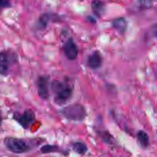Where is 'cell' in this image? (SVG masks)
Listing matches in <instances>:
<instances>
[{
	"mask_svg": "<svg viewBox=\"0 0 157 157\" xmlns=\"http://www.w3.org/2000/svg\"><path fill=\"white\" fill-rule=\"evenodd\" d=\"M50 88L55 95V102L59 105L65 104L72 94V88L67 83L58 80L51 83Z\"/></svg>",
	"mask_w": 157,
	"mask_h": 157,
	"instance_id": "cell-1",
	"label": "cell"
},
{
	"mask_svg": "<svg viewBox=\"0 0 157 157\" xmlns=\"http://www.w3.org/2000/svg\"><path fill=\"white\" fill-rule=\"evenodd\" d=\"M61 113L67 119L77 121L83 120L86 116L85 107L80 104L69 105L63 109Z\"/></svg>",
	"mask_w": 157,
	"mask_h": 157,
	"instance_id": "cell-2",
	"label": "cell"
},
{
	"mask_svg": "<svg viewBox=\"0 0 157 157\" xmlns=\"http://www.w3.org/2000/svg\"><path fill=\"white\" fill-rule=\"evenodd\" d=\"M4 145L10 151L15 153H25L30 149L26 142L15 137H6L4 139Z\"/></svg>",
	"mask_w": 157,
	"mask_h": 157,
	"instance_id": "cell-3",
	"label": "cell"
},
{
	"mask_svg": "<svg viewBox=\"0 0 157 157\" xmlns=\"http://www.w3.org/2000/svg\"><path fill=\"white\" fill-rule=\"evenodd\" d=\"M13 117L22 127L28 128L34 122L35 120V114L32 110L28 109L25 110L21 114L15 113Z\"/></svg>",
	"mask_w": 157,
	"mask_h": 157,
	"instance_id": "cell-4",
	"label": "cell"
},
{
	"mask_svg": "<svg viewBox=\"0 0 157 157\" xmlns=\"http://www.w3.org/2000/svg\"><path fill=\"white\" fill-rule=\"evenodd\" d=\"M49 78L47 75L39 77L37 81V93L39 96L44 100L49 97Z\"/></svg>",
	"mask_w": 157,
	"mask_h": 157,
	"instance_id": "cell-5",
	"label": "cell"
},
{
	"mask_svg": "<svg viewBox=\"0 0 157 157\" xmlns=\"http://www.w3.org/2000/svg\"><path fill=\"white\" fill-rule=\"evenodd\" d=\"M63 52L66 57L69 60H74L77 58L78 49L72 39H69L63 46Z\"/></svg>",
	"mask_w": 157,
	"mask_h": 157,
	"instance_id": "cell-6",
	"label": "cell"
},
{
	"mask_svg": "<svg viewBox=\"0 0 157 157\" xmlns=\"http://www.w3.org/2000/svg\"><path fill=\"white\" fill-rule=\"evenodd\" d=\"M102 64V57L100 53L98 51L93 52L88 58L87 65L92 69L99 68Z\"/></svg>",
	"mask_w": 157,
	"mask_h": 157,
	"instance_id": "cell-7",
	"label": "cell"
},
{
	"mask_svg": "<svg viewBox=\"0 0 157 157\" xmlns=\"http://www.w3.org/2000/svg\"><path fill=\"white\" fill-rule=\"evenodd\" d=\"M10 61V56L7 52H0V74L5 75L7 73Z\"/></svg>",
	"mask_w": 157,
	"mask_h": 157,
	"instance_id": "cell-8",
	"label": "cell"
},
{
	"mask_svg": "<svg viewBox=\"0 0 157 157\" xmlns=\"http://www.w3.org/2000/svg\"><path fill=\"white\" fill-rule=\"evenodd\" d=\"M112 26L120 34H123L126 29L127 22L124 18L119 17L112 21Z\"/></svg>",
	"mask_w": 157,
	"mask_h": 157,
	"instance_id": "cell-9",
	"label": "cell"
},
{
	"mask_svg": "<svg viewBox=\"0 0 157 157\" xmlns=\"http://www.w3.org/2000/svg\"><path fill=\"white\" fill-rule=\"evenodd\" d=\"M91 9L98 17H101L105 12V5L101 1L94 0L91 3Z\"/></svg>",
	"mask_w": 157,
	"mask_h": 157,
	"instance_id": "cell-10",
	"label": "cell"
},
{
	"mask_svg": "<svg viewBox=\"0 0 157 157\" xmlns=\"http://www.w3.org/2000/svg\"><path fill=\"white\" fill-rule=\"evenodd\" d=\"M137 138L142 147L145 148L149 145V137L145 131H139L137 133Z\"/></svg>",
	"mask_w": 157,
	"mask_h": 157,
	"instance_id": "cell-11",
	"label": "cell"
},
{
	"mask_svg": "<svg viewBox=\"0 0 157 157\" xmlns=\"http://www.w3.org/2000/svg\"><path fill=\"white\" fill-rule=\"evenodd\" d=\"M72 148H73V150L76 153L80 154V155L85 154L86 152L87 149H88L86 145L85 144H83L82 142H80L74 143L72 145Z\"/></svg>",
	"mask_w": 157,
	"mask_h": 157,
	"instance_id": "cell-12",
	"label": "cell"
},
{
	"mask_svg": "<svg viewBox=\"0 0 157 157\" xmlns=\"http://www.w3.org/2000/svg\"><path fill=\"white\" fill-rule=\"evenodd\" d=\"M49 21V15L47 13H44L39 17L38 23L39 27L42 28H45L48 23Z\"/></svg>",
	"mask_w": 157,
	"mask_h": 157,
	"instance_id": "cell-13",
	"label": "cell"
},
{
	"mask_svg": "<svg viewBox=\"0 0 157 157\" xmlns=\"http://www.w3.org/2000/svg\"><path fill=\"white\" fill-rule=\"evenodd\" d=\"M58 147L52 145H45L40 148V151L43 153H48L57 151Z\"/></svg>",
	"mask_w": 157,
	"mask_h": 157,
	"instance_id": "cell-14",
	"label": "cell"
},
{
	"mask_svg": "<svg viewBox=\"0 0 157 157\" xmlns=\"http://www.w3.org/2000/svg\"><path fill=\"white\" fill-rule=\"evenodd\" d=\"M138 4L140 7L148 8L151 6L152 1L151 0H139Z\"/></svg>",
	"mask_w": 157,
	"mask_h": 157,
	"instance_id": "cell-15",
	"label": "cell"
},
{
	"mask_svg": "<svg viewBox=\"0 0 157 157\" xmlns=\"http://www.w3.org/2000/svg\"><path fill=\"white\" fill-rule=\"evenodd\" d=\"M101 133H100V136H101V138L103 139V140L107 142V143H110V142H112L110 136L111 135H110L108 132H101Z\"/></svg>",
	"mask_w": 157,
	"mask_h": 157,
	"instance_id": "cell-16",
	"label": "cell"
},
{
	"mask_svg": "<svg viewBox=\"0 0 157 157\" xmlns=\"http://www.w3.org/2000/svg\"><path fill=\"white\" fill-rule=\"evenodd\" d=\"M9 6V0H0V8L6 7Z\"/></svg>",
	"mask_w": 157,
	"mask_h": 157,
	"instance_id": "cell-17",
	"label": "cell"
},
{
	"mask_svg": "<svg viewBox=\"0 0 157 157\" xmlns=\"http://www.w3.org/2000/svg\"><path fill=\"white\" fill-rule=\"evenodd\" d=\"M153 33L154 36L157 38V25L155 26L153 28Z\"/></svg>",
	"mask_w": 157,
	"mask_h": 157,
	"instance_id": "cell-18",
	"label": "cell"
},
{
	"mask_svg": "<svg viewBox=\"0 0 157 157\" xmlns=\"http://www.w3.org/2000/svg\"><path fill=\"white\" fill-rule=\"evenodd\" d=\"M1 111H0V124H1Z\"/></svg>",
	"mask_w": 157,
	"mask_h": 157,
	"instance_id": "cell-19",
	"label": "cell"
}]
</instances>
